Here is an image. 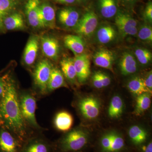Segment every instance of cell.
I'll use <instances>...</instances> for the list:
<instances>
[{"label":"cell","instance_id":"cell-1","mask_svg":"<svg viewBox=\"0 0 152 152\" xmlns=\"http://www.w3.org/2000/svg\"><path fill=\"white\" fill-rule=\"evenodd\" d=\"M3 94L0 102V127L7 129L23 144L33 137V131L25 122L20 110L19 85L13 68H8L0 75Z\"/></svg>","mask_w":152,"mask_h":152},{"label":"cell","instance_id":"cell-2","mask_svg":"<svg viewBox=\"0 0 152 152\" xmlns=\"http://www.w3.org/2000/svg\"><path fill=\"white\" fill-rule=\"evenodd\" d=\"M35 94L29 90H20V110L25 122L33 131H41L45 129L39 125L36 117L37 100Z\"/></svg>","mask_w":152,"mask_h":152},{"label":"cell","instance_id":"cell-3","mask_svg":"<svg viewBox=\"0 0 152 152\" xmlns=\"http://www.w3.org/2000/svg\"><path fill=\"white\" fill-rule=\"evenodd\" d=\"M89 134L82 128H75L67 132L60 139L58 147L62 152L79 151L88 143Z\"/></svg>","mask_w":152,"mask_h":152},{"label":"cell","instance_id":"cell-4","mask_svg":"<svg viewBox=\"0 0 152 152\" xmlns=\"http://www.w3.org/2000/svg\"><path fill=\"white\" fill-rule=\"evenodd\" d=\"M53 66L47 59L41 60L37 64L33 72V81L34 91L38 96L46 95L47 87Z\"/></svg>","mask_w":152,"mask_h":152},{"label":"cell","instance_id":"cell-5","mask_svg":"<svg viewBox=\"0 0 152 152\" xmlns=\"http://www.w3.org/2000/svg\"><path fill=\"white\" fill-rule=\"evenodd\" d=\"M98 24L99 19L94 11H88L80 17L74 30L80 37L89 38L96 31Z\"/></svg>","mask_w":152,"mask_h":152},{"label":"cell","instance_id":"cell-6","mask_svg":"<svg viewBox=\"0 0 152 152\" xmlns=\"http://www.w3.org/2000/svg\"><path fill=\"white\" fill-rule=\"evenodd\" d=\"M78 108L84 118L92 120L97 118L100 113L101 102L96 97L87 96L79 100Z\"/></svg>","mask_w":152,"mask_h":152},{"label":"cell","instance_id":"cell-7","mask_svg":"<svg viewBox=\"0 0 152 152\" xmlns=\"http://www.w3.org/2000/svg\"><path fill=\"white\" fill-rule=\"evenodd\" d=\"M115 23L120 34L123 36L137 35L138 22L129 14L120 10L115 16Z\"/></svg>","mask_w":152,"mask_h":152},{"label":"cell","instance_id":"cell-8","mask_svg":"<svg viewBox=\"0 0 152 152\" xmlns=\"http://www.w3.org/2000/svg\"><path fill=\"white\" fill-rule=\"evenodd\" d=\"M23 144L12 133L0 127V152H20Z\"/></svg>","mask_w":152,"mask_h":152},{"label":"cell","instance_id":"cell-9","mask_svg":"<svg viewBox=\"0 0 152 152\" xmlns=\"http://www.w3.org/2000/svg\"><path fill=\"white\" fill-rule=\"evenodd\" d=\"M39 14L40 22L43 28L53 29L56 28V10L50 3L41 2L39 7Z\"/></svg>","mask_w":152,"mask_h":152},{"label":"cell","instance_id":"cell-10","mask_svg":"<svg viewBox=\"0 0 152 152\" xmlns=\"http://www.w3.org/2000/svg\"><path fill=\"white\" fill-rule=\"evenodd\" d=\"M57 18L58 22L63 27L74 30L78 23L80 16L77 9L72 7H66L58 11Z\"/></svg>","mask_w":152,"mask_h":152},{"label":"cell","instance_id":"cell-11","mask_svg":"<svg viewBox=\"0 0 152 152\" xmlns=\"http://www.w3.org/2000/svg\"><path fill=\"white\" fill-rule=\"evenodd\" d=\"M74 65L79 84L84 83L91 75V63L89 57L86 54L76 56L74 58Z\"/></svg>","mask_w":152,"mask_h":152},{"label":"cell","instance_id":"cell-12","mask_svg":"<svg viewBox=\"0 0 152 152\" xmlns=\"http://www.w3.org/2000/svg\"><path fill=\"white\" fill-rule=\"evenodd\" d=\"M42 51L50 59L57 61L60 53V44L58 39L49 35H44L40 38Z\"/></svg>","mask_w":152,"mask_h":152},{"label":"cell","instance_id":"cell-13","mask_svg":"<svg viewBox=\"0 0 152 152\" xmlns=\"http://www.w3.org/2000/svg\"><path fill=\"white\" fill-rule=\"evenodd\" d=\"M40 38L37 35L31 36L26 45L23 55V63L30 68L36 61L39 47Z\"/></svg>","mask_w":152,"mask_h":152},{"label":"cell","instance_id":"cell-14","mask_svg":"<svg viewBox=\"0 0 152 152\" xmlns=\"http://www.w3.org/2000/svg\"><path fill=\"white\" fill-rule=\"evenodd\" d=\"M51 145L47 140L39 136L31 137L24 143L20 152H52Z\"/></svg>","mask_w":152,"mask_h":152},{"label":"cell","instance_id":"cell-15","mask_svg":"<svg viewBox=\"0 0 152 152\" xmlns=\"http://www.w3.org/2000/svg\"><path fill=\"white\" fill-rule=\"evenodd\" d=\"M139 63L130 52H125L120 58L118 65L120 71L124 76L136 73L139 69Z\"/></svg>","mask_w":152,"mask_h":152},{"label":"cell","instance_id":"cell-16","mask_svg":"<svg viewBox=\"0 0 152 152\" xmlns=\"http://www.w3.org/2000/svg\"><path fill=\"white\" fill-rule=\"evenodd\" d=\"M40 0H28L25 5V13L28 23L33 28H43L39 19Z\"/></svg>","mask_w":152,"mask_h":152},{"label":"cell","instance_id":"cell-17","mask_svg":"<svg viewBox=\"0 0 152 152\" xmlns=\"http://www.w3.org/2000/svg\"><path fill=\"white\" fill-rule=\"evenodd\" d=\"M93 58L96 66L113 72V64L115 61V56L110 50L106 49L99 50L94 55Z\"/></svg>","mask_w":152,"mask_h":152},{"label":"cell","instance_id":"cell-18","mask_svg":"<svg viewBox=\"0 0 152 152\" xmlns=\"http://www.w3.org/2000/svg\"><path fill=\"white\" fill-rule=\"evenodd\" d=\"M3 26L4 31L23 30L26 28L23 15L16 12L9 14L3 18Z\"/></svg>","mask_w":152,"mask_h":152},{"label":"cell","instance_id":"cell-19","mask_svg":"<svg viewBox=\"0 0 152 152\" xmlns=\"http://www.w3.org/2000/svg\"><path fill=\"white\" fill-rule=\"evenodd\" d=\"M74 123L72 115L69 112L62 111L56 114L53 121L54 125L57 130L67 132L70 130Z\"/></svg>","mask_w":152,"mask_h":152},{"label":"cell","instance_id":"cell-20","mask_svg":"<svg viewBox=\"0 0 152 152\" xmlns=\"http://www.w3.org/2000/svg\"><path fill=\"white\" fill-rule=\"evenodd\" d=\"M95 33L97 41L102 45L110 43L115 40L117 37L116 31L114 27L110 24L102 25Z\"/></svg>","mask_w":152,"mask_h":152},{"label":"cell","instance_id":"cell-21","mask_svg":"<svg viewBox=\"0 0 152 152\" xmlns=\"http://www.w3.org/2000/svg\"><path fill=\"white\" fill-rule=\"evenodd\" d=\"M61 71L64 77L71 85H77V74L74 65V58H65L60 61Z\"/></svg>","mask_w":152,"mask_h":152},{"label":"cell","instance_id":"cell-22","mask_svg":"<svg viewBox=\"0 0 152 152\" xmlns=\"http://www.w3.org/2000/svg\"><path fill=\"white\" fill-rule=\"evenodd\" d=\"M62 87L68 88L64 77L60 69L53 66L47 87L46 95Z\"/></svg>","mask_w":152,"mask_h":152},{"label":"cell","instance_id":"cell-23","mask_svg":"<svg viewBox=\"0 0 152 152\" xmlns=\"http://www.w3.org/2000/svg\"><path fill=\"white\" fill-rule=\"evenodd\" d=\"M64 42L66 48L72 52L75 56L84 53L85 43L80 36L67 35L64 37Z\"/></svg>","mask_w":152,"mask_h":152},{"label":"cell","instance_id":"cell-24","mask_svg":"<svg viewBox=\"0 0 152 152\" xmlns=\"http://www.w3.org/2000/svg\"><path fill=\"white\" fill-rule=\"evenodd\" d=\"M98 6L101 15L104 18H113L118 11L115 0H98Z\"/></svg>","mask_w":152,"mask_h":152},{"label":"cell","instance_id":"cell-25","mask_svg":"<svg viewBox=\"0 0 152 152\" xmlns=\"http://www.w3.org/2000/svg\"><path fill=\"white\" fill-rule=\"evenodd\" d=\"M128 134L131 140L137 145L144 143L148 137L146 131L137 125L132 126L129 129Z\"/></svg>","mask_w":152,"mask_h":152},{"label":"cell","instance_id":"cell-26","mask_svg":"<svg viewBox=\"0 0 152 152\" xmlns=\"http://www.w3.org/2000/svg\"><path fill=\"white\" fill-rule=\"evenodd\" d=\"M124 110V102L122 98L118 95L114 96L108 108L109 116L113 119L118 118L122 115Z\"/></svg>","mask_w":152,"mask_h":152},{"label":"cell","instance_id":"cell-27","mask_svg":"<svg viewBox=\"0 0 152 152\" xmlns=\"http://www.w3.org/2000/svg\"><path fill=\"white\" fill-rule=\"evenodd\" d=\"M151 95L150 93L147 92L137 96L134 111L136 115H141L149 108L151 103Z\"/></svg>","mask_w":152,"mask_h":152},{"label":"cell","instance_id":"cell-28","mask_svg":"<svg viewBox=\"0 0 152 152\" xmlns=\"http://www.w3.org/2000/svg\"><path fill=\"white\" fill-rule=\"evenodd\" d=\"M127 88L131 93L137 96L149 93L145 86L143 78L139 76H135L131 78L128 82Z\"/></svg>","mask_w":152,"mask_h":152},{"label":"cell","instance_id":"cell-29","mask_svg":"<svg viewBox=\"0 0 152 152\" xmlns=\"http://www.w3.org/2000/svg\"><path fill=\"white\" fill-rule=\"evenodd\" d=\"M134 56L139 64L142 66H147L152 61L151 53L145 48H137L135 49Z\"/></svg>","mask_w":152,"mask_h":152},{"label":"cell","instance_id":"cell-30","mask_svg":"<svg viewBox=\"0 0 152 152\" xmlns=\"http://www.w3.org/2000/svg\"><path fill=\"white\" fill-rule=\"evenodd\" d=\"M18 4L17 0H0V14L3 18L15 12Z\"/></svg>","mask_w":152,"mask_h":152},{"label":"cell","instance_id":"cell-31","mask_svg":"<svg viewBox=\"0 0 152 152\" xmlns=\"http://www.w3.org/2000/svg\"><path fill=\"white\" fill-rule=\"evenodd\" d=\"M137 36L139 39L144 42L151 43L152 42V29L148 23L142 24L138 28Z\"/></svg>","mask_w":152,"mask_h":152},{"label":"cell","instance_id":"cell-32","mask_svg":"<svg viewBox=\"0 0 152 152\" xmlns=\"http://www.w3.org/2000/svg\"><path fill=\"white\" fill-rule=\"evenodd\" d=\"M124 146V140L123 137L119 133L113 131L111 145L109 152H120Z\"/></svg>","mask_w":152,"mask_h":152},{"label":"cell","instance_id":"cell-33","mask_svg":"<svg viewBox=\"0 0 152 152\" xmlns=\"http://www.w3.org/2000/svg\"><path fill=\"white\" fill-rule=\"evenodd\" d=\"M113 131L106 133L102 137L100 140V146L102 152H109L112 138H113Z\"/></svg>","mask_w":152,"mask_h":152},{"label":"cell","instance_id":"cell-34","mask_svg":"<svg viewBox=\"0 0 152 152\" xmlns=\"http://www.w3.org/2000/svg\"><path fill=\"white\" fill-rule=\"evenodd\" d=\"M144 20L147 23L152 24V3L149 1L147 3L143 12Z\"/></svg>","mask_w":152,"mask_h":152},{"label":"cell","instance_id":"cell-35","mask_svg":"<svg viewBox=\"0 0 152 152\" xmlns=\"http://www.w3.org/2000/svg\"><path fill=\"white\" fill-rule=\"evenodd\" d=\"M145 86L148 90V92L152 94V72L150 71L146 76L145 79H143Z\"/></svg>","mask_w":152,"mask_h":152},{"label":"cell","instance_id":"cell-36","mask_svg":"<svg viewBox=\"0 0 152 152\" xmlns=\"http://www.w3.org/2000/svg\"><path fill=\"white\" fill-rule=\"evenodd\" d=\"M92 82L94 86L97 89H102L104 88L102 83L99 77L98 72H95L92 77Z\"/></svg>","mask_w":152,"mask_h":152},{"label":"cell","instance_id":"cell-37","mask_svg":"<svg viewBox=\"0 0 152 152\" xmlns=\"http://www.w3.org/2000/svg\"><path fill=\"white\" fill-rule=\"evenodd\" d=\"M98 73L104 88L108 86L111 82L110 77L107 74L100 71L98 72Z\"/></svg>","mask_w":152,"mask_h":152},{"label":"cell","instance_id":"cell-38","mask_svg":"<svg viewBox=\"0 0 152 152\" xmlns=\"http://www.w3.org/2000/svg\"><path fill=\"white\" fill-rule=\"evenodd\" d=\"M122 4L128 9H133L135 5L137 0H120Z\"/></svg>","mask_w":152,"mask_h":152},{"label":"cell","instance_id":"cell-39","mask_svg":"<svg viewBox=\"0 0 152 152\" xmlns=\"http://www.w3.org/2000/svg\"><path fill=\"white\" fill-rule=\"evenodd\" d=\"M56 2L65 5H71L75 4L77 0H53Z\"/></svg>","mask_w":152,"mask_h":152},{"label":"cell","instance_id":"cell-40","mask_svg":"<svg viewBox=\"0 0 152 152\" xmlns=\"http://www.w3.org/2000/svg\"><path fill=\"white\" fill-rule=\"evenodd\" d=\"M143 152H152V142H150L147 145L143 148Z\"/></svg>","mask_w":152,"mask_h":152},{"label":"cell","instance_id":"cell-41","mask_svg":"<svg viewBox=\"0 0 152 152\" xmlns=\"http://www.w3.org/2000/svg\"><path fill=\"white\" fill-rule=\"evenodd\" d=\"M3 94V87L2 83L1 80V77H0V102L1 101Z\"/></svg>","mask_w":152,"mask_h":152},{"label":"cell","instance_id":"cell-42","mask_svg":"<svg viewBox=\"0 0 152 152\" xmlns=\"http://www.w3.org/2000/svg\"><path fill=\"white\" fill-rule=\"evenodd\" d=\"M3 17L0 14V33L3 32L4 31L3 26Z\"/></svg>","mask_w":152,"mask_h":152},{"label":"cell","instance_id":"cell-43","mask_svg":"<svg viewBox=\"0 0 152 152\" xmlns=\"http://www.w3.org/2000/svg\"><path fill=\"white\" fill-rule=\"evenodd\" d=\"M79 1H86V0H77Z\"/></svg>","mask_w":152,"mask_h":152},{"label":"cell","instance_id":"cell-44","mask_svg":"<svg viewBox=\"0 0 152 152\" xmlns=\"http://www.w3.org/2000/svg\"><path fill=\"white\" fill-rule=\"evenodd\" d=\"M17 1H18L19 2V1H20V0H17Z\"/></svg>","mask_w":152,"mask_h":152},{"label":"cell","instance_id":"cell-45","mask_svg":"<svg viewBox=\"0 0 152 152\" xmlns=\"http://www.w3.org/2000/svg\"><path fill=\"white\" fill-rule=\"evenodd\" d=\"M79 152V151H76V152Z\"/></svg>","mask_w":152,"mask_h":152}]
</instances>
